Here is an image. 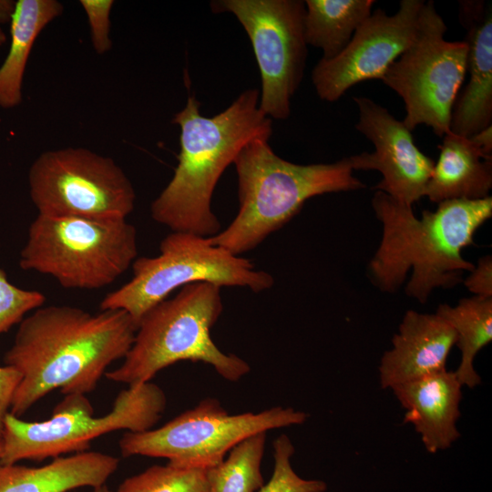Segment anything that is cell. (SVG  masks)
<instances>
[{"label": "cell", "mask_w": 492, "mask_h": 492, "mask_svg": "<svg viewBox=\"0 0 492 492\" xmlns=\"http://www.w3.org/2000/svg\"><path fill=\"white\" fill-rule=\"evenodd\" d=\"M138 325L122 310L91 313L68 305L36 309L19 323L5 364L21 376L10 413L20 417L55 389L92 392L115 361L124 359Z\"/></svg>", "instance_id": "1"}, {"label": "cell", "mask_w": 492, "mask_h": 492, "mask_svg": "<svg viewBox=\"0 0 492 492\" xmlns=\"http://www.w3.org/2000/svg\"><path fill=\"white\" fill-rule=\"evenodd\" d=\"M383 233L369 261L371 282L384 292H395L406 279L405 294L424 304L437 288L451 289L463 281L473 263L462 256L474 244L477 230L492 216L491 196L449 200L417 218L412 206L376 190L371 200Z\"/></svg>", "instance_id": "2"}, {"label": "cell", "mask_w": 492, "mask_h": 492, "mask_svg": "<svg viewBox=\"0 0 492 492\" xmlns=\"http://www.w3.org/2000/svg\"><path fill=\"white\" fill-rule=\"evenodd\" d=\"M260 91H242L223 111L200 114L193 96L171 122L180 128L174 174L150 205L152 219L172 231L212 237L221 225L212 211L214 189L240 150L255 138L270 139L272 121L259 108Z\"/></svg>", "instance_id": "3"}, {"label": "cell", "mask_w": 492, "mask_h": 492, "mask_svg": "<svg viewBox=\"0 0 492 492\" xmlns=\"http://www.w3.org/2000/svg\"><path fill=\"white\" fill-rule=\"evenodd\" d=\"M233 164L238 213L210 239L238 256L282 228L310 198L365 188L354 176L349 157L333 163L296 164L278 156L266 138L248 142Z\"/></svg>", "instance_id": "4"}, {"label": "cell", "mask_w": 492, "mask_h": 492, "mask_svg": "<svg viewBox=\"0 0 492 492\" xmlns=\"http://www.w3.org/2000/svg\"><path fill=\"white\" fill-rule=\"evenodd\" d=\"M220 288L210 282L188 284L174 297L149 310L138 324L122 364L106 372L105 376L135 385L150 382L162 369L179 361L210 364L231 382L246 375L251 370L249 364L220 351L210 336L223 310Z\"/></svg>", "instance_id": "5"}, {"label": "cell", "mask_w": 492, "mask_h": 492, "mask_svg": "<svg viewBox=\"0 0 492 492\" xmlns=\"http://www.w3.org/2000/svg\"><path fill=\"white\" fill-rule=\"evenodd\" d=\"M137 255V230L127 220L38 214L29 226L19 266L49 275L66 289L97 290L114 282Z\"/></svg>", "instance_id": "6"}, {"label": "cell", "mask_w": 492, "mask_h": 492, "mask_svg": "<svg viewBox=\"0 0 492 492\" xmlns=\"http://www.w3.org/2000/svg\"><path fill=\"white\" fill-rule=\"evenodd\" d=\"M166 404L164 391L147 382L120 391L111 410L102 416H94L91 404L79 394L66 395L45 421H25L9 412L4 422L1 465L87 451L93 439L109 432L150 430Z\"/></svg>", "instance_id": "7"}, {"label": "cell", "mask_w": 492, "mask_h": 492, "mask_svg": "<svg viewBox=\"0 0 492 492\" xmlns=\"http://www.w3.org/2000/svg\"><path fill=\"white\" fill-rule=\"evenodd\" d=\"M131 267V279L106 294L99 309L125 311L137 325L149 310L188 284L210 282L253 292L274 284L273 277L256 270L249 259L213 244L210 237L189 232L171 231L160 241L159 255L136 258Z\"/></svg>", "instance_id": "8"}, {"label": "cell", "mask_w": 492, "mask_h": 492, "mask_svg": "<svg viewBox=\"0 0 492 492\" xmlns=\"http://www.w3.org/2000/svg\"><path fill=\"white\" fill-rule=\"evenodd\" d=\"M307 418L304 412L282 406L230 415L219 400L206 398L157 429L125 433L119 449L124 457H163L179 467L208 469L247 437L301 425Z\"/></svg>", "instance_id": "9"}, {"label": "cell", "mask_w": 492, "mask_h": 492, "mask_svg": "<svg viewBox=\"0 0 492 492\" xmlns=\"http://www.w3.org/2000/svg\"><path fill=\"white\" fill-rule=\"evenodd\" d=\"M446 26L434 2H425L416 36L383 75L384 84L404 100L405 127H430L443 138L466 74L467 45L445 39Z\"/></svg>", "instance_id": "10"}, {"label": "cell", "mask_w": 492, "mask_h": 492, "mask_svg": "<svg viewBox=\"0 0 492 492\" xmlns=\"http://www.w3.org/2000/svg\"><path fill=\"white\" fill-rule=\"evenodd\" d=\"M28 185L43 216L116 220L135 208V190L123 169L85 148L43 152L29 169Z\"/></svg>", "instance_id": "11"}, {"label": "cell", "mask_w": 492, "mask_h": 492, "mask_svg": "<svg viewBox=\"0 0 492 492\" xmlns=\"http://www.w3.org/2000/svg\"><path fill=\"white\" fill-rule=\"evenodd\" d=\"M210 7L233 15L250 38L261 75L260 109L271 119H287L308 55L304 1L213 0Z\"/></svg>", "instance_id": "12"}, {"label": "cell", "mask_w": 492, "mask_h": 492, "mask_svg": "<svg viewBox=\"0 0 492 492\" xmlns=\"http://www.w3.org/2000/svg\"><path fill=\"white\" fill-rule=\"evenodd\" d=\"M424 4L423 0H402L392 15L375 9L341 54L330 60L321 58L312 71L320 99L334 102L362 81L381 80L390 65L415 40Z\"/></svg>", "instance_id": "13"}, {"label": "cell", "mask_w": 492, "mask_h": 492, "mask_svg": "<svg viewBox=\"0 0 492 492\" xmlns=\"http://www.w3.org/2000/svg\"><path fill=\"white\" fill-rule=\"evenodd\" d=\"M358 108L355 128L374 146V151L350 156L354 170H378L382 180L374 190L413 206L425 196L435 162L415 144L403 120L366 97H354Z\"/></svg>", "instance_id": "14"}, {"label": "cell", "mask_w": 492, "mask_h": 492, "mask_svg": "<svg viewBox=\"0 0 492 492\" xmlns=\"http://www.w3.org/2000/svg\"><path fill=\"white\" fill-rule=\"evenodd\" d=\"M469 79L454 104L449 131L470 138L492 123V8L485 1H460Z\"/></svg>", "instance_id": "15"}, {"label": "cell", "mask_w": 492, "mask_h": 492, "mask_svg": "<svg viewBox=\"0 0 492 492\" xmlns=\"http://www.w3.org/2000/svg\"><path fill=\"white\" fill-rule=\"evenodd\" d=\"M456 333L441 316L408 310L379 365L382 388L446 370Z\"/></svg>", "instance_id": "16"}, {"label": "cell", "mask_w": 492, "mask_h": 492, "mask_svg": "<svg viewBox=\"0 0 492 492\" xmlns=\"http://www.w3.org/2000/svg\"><path fill=\"white\" fill-rule=\"evenodd\" d=\"M462 386L456 373L446 369L391 388L406 410L405 423L414 425L431 454L447 449L460 437L456 421Z\"/></svg>", "instance_id": "17"}, {"label": "cell", "mask_w": 492, "mask_h": 492, "mask_svg": "<svg viewBox=\"0 0 492 492\" xmlns=\"http://www.w3.org/2000/svg\"><path fill=\"white\" fill-rule=\"evenodd\" d=\"M119 465L116 456L84 451L53 458L48 464L31 467L0 466V492H67L105 485Z\"/></svg>", "instance_id": "18"}, {"label": "cell", "mask_w": 492, "mask_h": 492, "mask_svg": "<svg viewBox=\"0 0 492 492\" xmlns=\"http://www.w3.org/2000/svg\"><path fill=\"white\" fill-rule=\"evenodd\" d=\"M425 196L432 202L481 200L492 188V157L484 155L470 140L452 132L443 137Z\"/></svg>", "instance_id": "19"}, {"label": "cell", "mask_w": 492, "mask_h": 492, "mask_svg": "<svg viewBox=\"0 0 492 492\" xmlns=\"http://www.w3.org/2000/svg\"><path fill=\"white\" fill-rule=\"evenodd\" d=\"M64 10L57 0H18L10 23L11 43L0 66V107L13 108L22 101V85L36 37Z\"/></svg>", "instance_id": "20"}, {"label": "cell", "mask_w": 492, "mask_h": 492, "mask_svg": "<svg viewBox=\"0 0 492 492\" xmlns=\"http://www.w3.org/2000/svg\"><path fill=\"white\" fill-rule=\"evenodd\" d=\"M303 20L307 46L322 50L323 59L336 57L372 14L374 0H306Z\"/></svg>", "instance_id": "21"}, {"label": "cell", "mask_w": 492, "mask_h": 492, "mask_svg": "<svg viewBox=\"0 0 492 492\" xmlns=\"http://www.w3.org/2000/svg\"><path fill=\"white\" fill-rule=\"evenodd\" d=\"M436 313L444 318L456 333V345L461 361L455 371L461 384L474 388L481 378L474 368L477 354L492 340V298L472 296L461 299L456 306L440 304Z\"/></svg>", "instance_id": "22"}, {"label": "cell", "mask_w": 492, "mask_h": 492, "mask_svg": "<svg viewBox=\"0 0 492 492\" xmlns=\"http://www.w3.org/2000/svg\"><path fill=\"white\" fill-rule=\"evenodd\" d=\"M266 432L236 445L218 465L207 469L210 492H256L264 486L261 466Z\"/></svg>", "instance_id": "23"}, {"label": "cell", "mask_w": 492, "mask_h": 492, "mask_svg": "<svg viewBox=\"0 0 492 492\" xmlns=\"http://www.w3.org/2000/svg\"><path fill=\"white\" fill-rule=\"evenodd\" d=\"M117 492H210L207 469L154 465L124 479Z\"/></svg>", "instance_id": "24"}, {"label": "cell", "mask_w": 492, "mask_h": 492, "mask_svg": "<svg viewBox=\"0 0 492 492\" xmlns=\"http://www.w3.org/2000/svg\"><path fill=\"white\" fill-rule=\"evenodd\" d=\"M295 448L285 434L273 442V471L267 484L259 492H325L327 485L323 480L304 479L292 468V456Z\"/></svg>", "instance_id": "25"}, {"label": "cell", "mask_w": 492, "mask_h": 492, "mask_svg": "<svg viewBox=\"0 0 492 492\" xmlns=\"http://www.w3.org/2000/svg\"><path fill=\"white\" fill-rule=\"evenodd\" d=\"M46 296L36 290H26L12 284L0 268V334L25 318V315L42 307Z\"/></svg>", "instance_id": "26"}, {"label": "cell", "mask_w": 492, "mask_h": 492, "mask_svg": "<svg viewBox=\"0 0 492 492\" xmlns=\"http://www.w3.org/2000/svg\"><path fill=\"white\" fill-rule=\"evenodd\" d=\"M89 26L91 43L98 55H103L111 49L112 42L109 37V15L114 5L112 0H80Z\"/></svg>", "instance_id": "27"}, {"label": "cell", "mask_w": 492, "mask_h": 492, "mask_svg": "<svg viewBox=\"0 0 492 492\" xmlns=\"http://www.w3.org/2000/svg\"><path fill=\"white\" fill-rule=\"evenodd\" d=\"M464 284L476 296L492 298V258L490 255L478 260L477 266L464 281Z\"/></svg>", "instance_id": "28"}, {"label": "cell", "mask_w": 492, "mask_h": 492, "mask_svg": "<svg viewBox=\"0 0 492 492\" xmlns=\"http://www.w3.org/2000/svg\"><path fill=\"white\" fill-rule=\"evenodd\" d=\"M20 379V374L12 366L6 364L0 366V443L5 418L10 412L12 400Z\"/></svg>", "instance_id": "29"}, {"label": "cell", "mask_w": 492, "mask_h": 492, "mask_svg": "<svg viewBox=\"0 0 492 492\" xmlns=\"http://www.w3.org/2000/svg\"><path fill=\"white\" fill-rule=\"evenodd\" d=\"M469 138L484 155L492 157V126L482 129Z\"/></svg>", "instance_id": "30"}, {"label": "cell", "mask_w": 492, "mask_h": 492, "mask_svg": "<svg viewBox=\"0 0 492 492\" xmlns=\"http://www.w3.org/2000/svg\"><path fill=\"white\" fill-rule=\"evenodd\" d=\"M16 1L14 0H0V25L11 23Z\"/></svg>", "instance_id": "31"}, {"label": "cell", "mask_w": 492, "mask_h": 492, "mask_svg": "<svg viewBox=\"0 0 492 492\" xmlns=\"http://www.w3.org/2000/svg\"><path fill=\"white\" fill-rule=\"evenodd\" d=\"M92 492H114L108 486L102 485L92 489Z\"/></svg>", "instance_id": "32"}, {"label": "cell", "mask_w": 492, "mask_h": 492, "mask_svg": "<svg viewBox=\"0 0 492 492\" xmlns=\"http://www.w3.org/2000/svg\"><path fill=\"white\" fill-rule=\"evenodd\" d=\"M6 42V35L0 26V47Z\"/></svg>", "instance_id": "33"}, {"label": "cell", "mask_w": 492, "mask_h": 492, "mask_svg": "<svg viewBox=\"0 0 492 492\" xmlns=\"http://www.w3.org/2000/svg\"><path fill=\"white\" fill-rule=\"evenodd\" d=\"M1 459H2V445L0 443V466H1Z\"/></svg>", "instance_id": "34"}]
</instances>
